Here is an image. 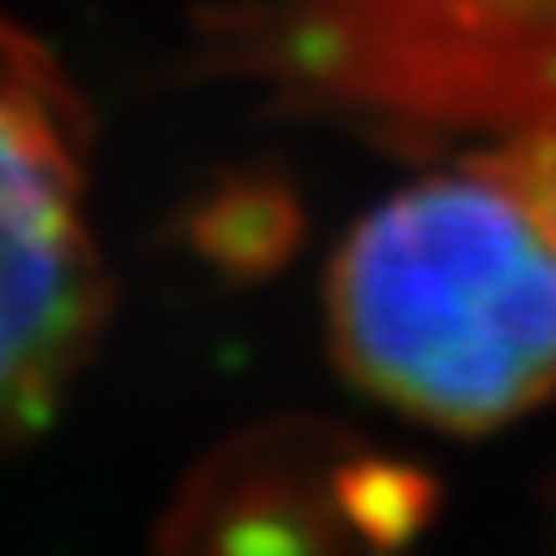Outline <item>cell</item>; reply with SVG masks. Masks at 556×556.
Wrapping results in <instances>:
<instances>
[{
	"label": "cell",
	"instance_id": "2",
	"mask_svg": "<svg viewBox=\"0 0 556 556\" xmlns=\"http://www.w3.org/2000/svg\"><path fill=\"white\" fill-rule=\"evenodd\" d=\"M109 315L78 93L0 21V458L58 413Z\"/></svg>",
	"mask_w": 556,
	"mask_h": 556
},
{
	"label": "cell",
	"instance_id": "1",
	"mask_svg": "<svg viewBox=\"0 0 556 556\" xmlns=\"http://www.w3.org/2000/svg\"><path fill=\"white\" fill-rule=\"evenodd\" d=\"M330 345L387 407L484 433L556 392V238L479 165L417 180L351 227Z\"/></svg>",
	"mask_w": 556,
	"mask_h": 556
},
{
	"label": "cell",
	"instance_id": "3",
	"mask_svg": "<svg viewBox=\"0 0 556 556\" xmlns=\"http://www.w3.org/2000/svg\"><path fill=\"white\" fill-rule=\"evenodd\" d=\"M479 135L484 144L464 150V165L505 180L556 238V58L531 83H520Z\"/></svg>",
	"mask_w": 556,
	"mask_h": 556
}]
</instances>
